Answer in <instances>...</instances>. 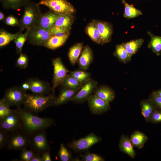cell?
I'll return each instance as SVG.
<instances>
[{
    "mask_svg": "<svg viewBox=\"0 0 161 161\" xmlns=\"http://www.w3.org/2000/svg\"><path fill=\"white\" fill-rule=\"evenodd\" d=\"M97 88L94 91V95L98 97L109 103L112 101L115 98V92L110 87L101 86Z\"/></svg>",
    "mask_w": 161,
    "mask_h": 161,
    "instance_id": "obj_18",
    "label": "cell"
},
{
    "mask_svg": "<svg viewBox=\"0 0 161 161\" xmlns=\"http://www.w3.org/2000/svg\"><path fill=\"white\" fill-rule=\"evenodd\" d=\"M73 21L72 14H67L61 15L57 19L53 25L62 27L70 29Z\"/></svg>",
    "mask_w": 161,
    "mask_h": 161,
    "instance_id": "obj_33",
    "label": "cell"
},
{
    "mask_svg": "<svg viewBox=\"0 0 161 161\" xmlns=\"http://www.w3.org/2000/svg\"><path fill=\"white\" fill-rule=\"evenodd\" d=\"M83 84L71 76L69 73L61 85L63 86L64 88L80 90Z\"/></svg>",
    "mask_w": 161,
    "mask_h": 161,
    "instance_id": "obj_32",
    "label": "cell"
},
{
    "mask_svg": "<svg viewBox=\"0 0 161 161\" xmlns=\"http://www.w3.org/2000/svg\"><path fill=\"white\" fill-rule=\"evenodd\" d=\"M5 16L4 14L1 11L0 12V20L4 21L5 19Z\"/></svg>",
    "mask_w": 161,
    "mask_h": 161,
    "instance_id": "obj_49",
    "label": "cell"
},
{
    "mask_svg": "<svg viewBox=\"0 0 161 161\" xmlns=\"http://www.w3.org/2000/svg\"><path fill=\"white\" fill-rule=\"evenodd\" d=\"M154 92L157 94L161 97V89L155 91Z\"/></svg>",
    "mask_w": 161,
    "mask_h": 161,
    "instance_id": "obj_50",
    "label": "cell"
},
{
    "mask_svg": "<svg viewBox=\"0 0 161 161\" xmlns=\"http://www.w3.org/2000/svg\"><path fill=\"white\" fill-rule=\"evenodd\" d=\"M69 33L62 37L51 36L43 46L48 49H55L63 45L67 40Z\"/></svg>",
    "mask_w": 161,
    "mask_h": 161,
    "instance_id": "obj_22",
    "label": "cell"
},
{
    "mask_svg": "<svg viewBox=\"0 0 161 161\" xmlns=\"http://www.w3.org/2000/svg\"><path fill=\"white\" fill-rule=\"evenodd\" d=\"M97 82L90 79L85 83L76 95L70 100L73 102L82 103L91 95L97 88Z\"/></svg>",
    "mask_w": 161,
    "mask_h": 161,
    "instance_id": "obj_9",
    "label": "cell"
},
{
    "mask_svg": "<svg viewBox=\"0 0 161 161\" xmlns=\"http://www.w3.org/2000/svg\"><path fill=\"white\" fill-rule=\"evenodd\" d=\"M69 74L83 84L90 79V73L84 71L76 70L69 72Z\"/></svg>",
    "mask_w": 161,
    "mask_h": 161,
    "instance_id": "obj_34",
    "label": "cell"
},
{
    "mask_svg": "<svg viewBox=\"0 0 161 161\" xmlns=\"http://www.w3.org/2000/svg\"><path fill=\"white\" fill-rule=\"evenodd\" d=\"M140 106L142 115L146 122H149L152 114L157 109L148 98L141 100Z\"/></svg>",
    "mask_w": 161,
    "mask_h": 161,
    "instance_id": "obj_21",
    "label": "cell"
},
{
    "mask_svg": "<svg viewBox=\"0 0 161 161\" xmlns=\"http://www.w3.org/2000/svg\"><path fill=\"white\" fill-rule=\"evenodd\" d=\"M28 59L27 56L26 55L21 53L17 60L16 65L20 68L25 69L28 66Z\"/></svg>",
    "mask_w": 161,
    "mask_h": 161,
    "instance_id": "obj_41",
    "label": "cell"
},
{
    "mask_svg": "<svg viewBox=\"0 0 161 161\" xmlns=\"http://www.w3.org/2000/svg\"><path fill=\"white\" fill-rule=\"evenodd\" d=\"M91 112L95 114H101L108 111L110 108L109 103L94 95H91L87 99Z\"/></svg>",
    "mask_w": 161,
    "mask_h": 161,
    "instance_id": "obj_11",
    "label": "cell"
},
{
    "mask_svg": "<svg viewBox=\"0 0 161 161\" xmlns=\"http://www.w3.org/2000/svg\"><path fill=\"white\" fill-rule=\"evenodd\" d=\"M38 3L40 5L47 6L60 15L72 14L75 11L72 5L67 0H41Z\"/></svg>",
    "mask_w": 161,
    "mask_h": 161,
    "instance_id": "obj_4",
    "label": "cell"
},
{
    "mask_svg": "<svg viewBox=\"0 0 161 161\" xmlns=\"http://www.w3.org/2000/svg\"><path fill=\"white\" fill-rule=\"evenodd\" d=\"M27 95L21 87L15 86L6 91L3 99L10 106L19 107L23 104Z\"/></svg>",
    "mask_w": 161,
    "mask_h": 161,
    "instance_id": "obj_7",
    "label": "cell"
},
{
    "mask_svg": "<svg viewBox=\"0 0 161 161\" xmlns=\"http://www.w3.org/2000/svg\"><path fill=\"white\" fill-rule=\"evenodd\" d=\"M33 148L37 151L45 152L49 150V145L45 134L40 132L35 135L31 140Z\"/></svg>",
    "mask_w": 161,
    "mask_h": 161,
    "instance_id": "obj_13",
    "label": "cell"
},
{
    "mask_svg": "<svg viewBox=\"0 0 161 161\" xmlns=\"http://www.w3.org/2000/svg\"><path fill=\"white\" fill-rule=\"evenodd\" d=\"M30 90L34 94L43 95L49 90V85L45 82L36 79H32L28 81Z\"/></svg>",
    "mask_w": 161,
    "mask_h": 161,
    "instance_id": "obj_17",
    "label": "cell"
},
{
    "mask_svg": "<svg viewBox=\"0 0 161 161\" xmlns=\"http://www.w3.org/2000/svg\"><path fill=\"white\" fill-rule=\"evenodd\" d=\"M53 67V77L52 80L53 92L56 87L61 85L69 71L63 63L60 57L52 60Z\"/></svg>",
    "mask_w": 161,
    "mask_h": 161,
    "instance_id": "obj_6",
    "label": "cell"
},
{
    "mask_svg": "<svg viewBox=\"0 0 161 161\" xmlns=\"http://www.w3.org/2000/svg\"><path fill=\"white\" fill-rule=\"evenodd\" d=\"M42 161H51L52 159L49 151L44 152L42 156Z\"/></svg>",
    "mask_w": 161,
    "mask_h": 161,
    "instance_id": "obj_46",
    "label": "cell"
},
{
    "mask_svg": "<svg viewBox=\"0 0 161 161\" xmlns=\"http://www.w3.org/2000/svg\"><path fill=\"white\" fill-rule=\"evenodd\" d=\"M31 161H42V156L39 154H35Z\"/></svg>",
    "mask_w": 161,
    "mask_h": 161,
    "instance_id": "obj_47",
    "label": "cell"
},
{
    "mask_svg": "<svg viewBox=\"0 0 161 161\" xmlns=\"http://www.w3.org/2000/svg\"><path fill=\"white\" fill-rule=\"evenodd\" d=\"M93 55L92 50L88 45L84 47L78 59V65L81 69H87L93 60Z\"/></svg>",
    "mask_w": 161,
    "mask_h": 161,
    "instance_id": "obj_16",
    "label": "cell"
},
{
    "mask_svg": "<svg viewBox=\"0 0 161 161\" xmlns=\"http://www.w3.org/2000/svg\"><path fill=\"white\" fill-rule=\"evenodd\" d=\"M16 112L20 117L23 128L29 133L48 127L54 123L52 119L40 117L24 110L19 109Z\"/></svg>",
    "mask_w": 161,
    "mask_h": 161,
    "instance_id": "obj_1",
    "label": "cell"
},
{
    "mask_svg": "<svg viewBox=\"0 0 161 161\" xmlns=\"http://www.w3.org/2000/svg\"><path fill=\"white\" fill-rule=\"evenodd\" d=\"M148 98L152 102L157 109L161 110V97L154 91L149 95Z\"/></svg>",
    "mask_w": 161,
    "mask_h": 161,
    "instance_id": "obj_39",
    "label": "cell"
},
{
    "mask_svg": "<svg viewBox=\"0 0 161 161\" xmlns=\"http://www.w3.org/2000/svg\"><path fill=\"white\" fill-rule=\"evenodd\" d=\"M35 154L32 151L27 150L24 148L22 149L20 154L21 160L31 161Z\"/></svg>",
    "mask_w": 161,
    "mask_h": 161,
    "instance_id": "obj_40",
    "label": "cell"
},
{
    "mask_svg": "<svg viewBox=\"0 0 161 161\" xmlns=\"http://www.w3.org/2000/svg\"><path fill=\"white\" fill-rule=\"evenodd\" d=\"M120 150L126 154L132 159H134L136 154L133 148L130 139L127 136L122 135L119 143Z\"/></svg>",
    "mask_w": 161,
    "mask_h": 161,
    "instance_id": "obj_20",
    "label": "cell"
},
{
    "mask_svg": "<svg viewBox=\"0 0 161 161\" xmlns=\"http://www.w3.org/2000/svg\"><path fill=\"white\" fill-rule=\"evenodd\" d=\"M60 16L49 10L48 12L42 14L36 26L51 30L54 24Z\"/></svg>",
    "mask_w": 161,
    "mask_h": 161,
    "instance_id": "obj_14",
    "label": "cell"
},
{
    "mask_svg": "<svg viewBox=\"0 0 161 161\" xmlns=\"http://www.w3.org/2000/svg\"><path fill=\"white\" fill-rule=\"evenodd\" d=\"M10 105L3 99L0 100V118H2L15 112L9 108Z\"/></svg>",
    "mask_w": 161,
    "mask_h": 161,
    "instance_id": "obj_36",
    "label": "cell"
},
{
    "mask_svg": "<svg viewBox=\"0 0 161 161\" xmlns=\"http://www.w3.org/2000/svg\"><path fill=\"white\" fill-rule=\"evenodd\" d=\"M29 29L26 30L24 33H20L14 41L16 45L17 52L18 53H21L22 47L27 40Z\"/></svg>",
    "mask_w": 161,
    "mask_h": 161,
    "instance_id": "obj_35",
    "label": "cell"
},
{
    "mask_svg": "<svg viewBox=\"0 0 161 161\" xmlns=\"http://www.w3.org/2000/svg\"><path fill=\"white\" fill-rule=\"evenodd\" d=\"M82 43H78L71 47L69 49L68 56L71 64L74 65L78 62L83 49Z\"/></svg>",
    "mask_w": 161,
    "mask_h": 161,
    "instance_id": "obj_24",
    "label": "cell"
},
{
    "mask_svg": "<svg viewBox=\"0 0 161 161\" xmlns=\"http://www.w3.org/2000/svg\"><path fill=\"white\" fill-rule=\"evenodd\" d=\"M114 55L123 64H127L131 60V57L125 49L123 43L116 46Z\"/></svg>",
    "mask_w": 161,
    "mask_h": 161,
    "instance_id": "obj_27",
    "label": "cell"
},
{
    "mask_svg": "<svg viewBox=\"0 0 161 161\" xmlns=\"http://www.w3.org/2000/svg\"><path fill=\"white\" fill-rule=\"evenodd\" d=\"M124 5L125 9L123 16L126 18L130 19L136 17L142 14V12L133 5L127 3L125 0H121Z\"/></svg>",
    "mask_w": 161,
    "mask_h": 161,
    "instance_id": "obj_30",
    "label": "cell"
},
{
    "mask_svg": "<svg viewBox=\"0 0 161 161\" xmlns=\"http://www.w3.org/2000/svg\"><path fill=\"white\" fill-rule=\"evenodd\" d=\"M98 29L101 36V43L103 44L110 41L113 30L112 25L109 23L100 21H92Z\"/></svg>",
    "mask_w": 161,
    "mask_h": 161,
    "instance_id": "obj_12",
    "label": "cell"
},
{
    "mask_svg": "<svg viewBox=\"0 0 161 161\" xmlns=\"http://www.w3.org/2000/svg\"><path fill=\"white\" fill-rule=\"evenodd\" d=\"M30 0H0L3 7L6 9L18 10L24 7Z\"/></svg>",
    "mask_w": 161,
    "mask_h": 161,
    "instance_id": "obj_28",
    "label": "cell"
},
{
    "mask_svg": "<svg viewBox=\"0 0 161 161\" xmlns=\"http://www.w3.org/2000/svg\"><path fill=\"white\" fill-rule=\"evenodd\" d=\"M4 22L7 25L12 26H18L19 24V21L13 15H9L5 18Z\"/></svg>",
    "mask_w": 161,
    "mask_h": 161,
    "instance_id": "obj_43",
    "label": "cell"
},
{
    "mask_svg": "<svg viewBox=\"0 0 161 161\" xmlns=\"http://www.w3.org/2000/svg\"><path fill=\"white\" fill-rule=\"evenodd\" d=\"M154 124L161 123V110L156 109L152 114L150 121Z\"/></svg>",
    "mask_w": 161,
    "mask_h": 161,
    "instance_id": "obj_42",
    "label": "cell"
},
{
    "mask_svg": "<svg viewBox=\"0 0 161 161\" xmlns=\"http://www.w3.org/2000/svg\"><path fill=\"white\" fill-rule=\"evenodd\" d=\"M7 132L1 130L0 131V148L4 147L7 142H9L8 136Z\"/></svg>",
    "mask_w": 161,
    "mask_h": 161,
    "instance_id": "obj_44",
    "label": "cell"
},
{
    "mask_svg": "<svg viewBox=\"0 0 161 161\" xmlns=\"http://www.w3.org/2000/svg\"><path fill=\"white\" fill-rule=\"evenodd\" d=\"M39 6L38 3L30 1L24 7V13L18 26L21 33L37 26L42 14Z\"/></svg>",
    "mask_w": 161,
    "mask_h": 161,
    "instance_id": "obj_2",
    "label": "cell"
},
{
    "mask_svg": "<svg viewBox=\"0 0 161 161\" xmlns=\"http://www.w3.org/2000/svg\"><path fill=\"white\" fill-rule=\"evenodd\" d=\"M79 90V89H72L64 88L61 90L58 96L55 97L52 106H59L70 100Z\"/></svg>",
    "mask_w": 161,
    "mask_h": 161,
    "instance_id": "obj_19",
    "label": "cell"
},
{
    "mask_svg": "<svg viewBox=\"0 0 161 161\" xmlns=\"http://www.w3.org/2000/svg\"><path fill=\"white\" fill-rule=\"evenodd\" d=\"M143 42L144 40L140 38L133 40L123 44L129 55L131 57L141 47Z\"/></svg>",
    "mask_w": 161,
    "mask_h": 161,
    "instance_id": "obj_26",
    "label": "cell"
},
{
    "mask_svg": "<svg viewBox=\"0 0 161 161\" xmlns=\"http://www.w3.org/2000/svg\"><path fill=\"white\" fill-rule=\"evenodd\" d=\"M21 87L22 89L25 91L27 90H30V86L28 81L23 83Z\"/></svg>",
    "mask_w": 161,
    "mask_h": 161,
    "instance_id": "obj_48",
    "label": "cell"
},
{
    "mask_svg": "<svg viewBox=\"0 0 161 161\" xmlns=\"http://www.w3.org/2000/svg\"><path fill=\"white\" fill-rule=\"evenodd\" d=\"M55 97L53 94L48 96L38 95H27L23 104L30 111L36 113L42 111L52 106Z\"/></svg>",
    "mask_w": 161,
    "mask_h": 161,
    "instance_id": "obj_3",
    "label": "cell"
},
{
    "mask_svg": "<svg viewBox=\"0 0 161 161\" xmlns=\"http://www.w3.org/2000/svg\"><path fill=\"white\" fill-rule=\"evenodd\" d=\"M51 36V30L36 26L29 29L27 40L34 45L43 46Z\"/></svg>",
    "mask_w": 161,
    "mask_h": 161,
    "instance_id": "obj_5",
    "label": "cell"
},
{
    "mask_svg": "<svg viewBox=\"0 0 161 161\" xmlns=\"http://www.w3.org/2000/svg\"><path fill=\"white\" fill-rule=\"evenodd\" d=\"M21 33L18 31L15 33H11L5 30H0V47H2L8 44L11 41H14Z\"/></svg>",
    "mask_w": 161,
    "mask_h": 161,
    "instance_id": "obj_29",
    "label": "cell"
},
{
    "mask_svg": "<svg viewBox=\"0 0 161 161\" xmlns=\"http://www.w3.org/2000/svg\"><path fill=\"white\" fill-rule=\"evenodd\" d=\"M86 31L91 39L96 43H101V36L100 32L95 24L92 21L86 28Z\"/></svg>",
    "mask_w": 161,
    "mask_h": 161,
    "instance_id": "obj_31",
    "label": "cell"
},
{
    "mask_svg": "<svg viewBox=\"0 0 161 161\" xmlns=\"http://www.w3.org/2000/svg\"><path fill=\"white\" fill-rule=\"evenodd\" d=\"M58 155L61 161H70L72 158L70 152L63 143L61 144Z\"/></svg>",
    "mask_w": 161,
    "mask_h": 161,
    "instance_id": "obj_37",
    "label": "cell"
},
{
    "mask_svg": "<svg viewBox=\"0 0 161 161\" xmlns=\"http://www.w3.org/2000/svg\"><path fill=\"white\" fill-rule=\"evenodd\" d=\"M101 138L93 133L73 141L69 145V147L75 151H85L94 145L99 142Z\"/></svg>",
    "mask_w": 161,
    "mask_h": 161,
    "instance_id": "obj_8",
    "label": "cell"
},
{
    "mask_svg": "<svg viewBox=\"0 0 161 161\" xmlns=\"http://www.w3.org/2000/svg\"><path fill=\"white\" fill-rule=\"evenodd\" d=\"M81 157L84 161H104V159L101 156L93 153L87 152L82 155Z\"/></svg>",
    "mask_w": 161,
    "mask_h": 161,
    "instance_id": "obj_38",
    "label": "cell"
},
{
    "mask_svg": "<svg viewBox=\"0 0 161 161\" xmlns=\"http://www.w3.org/2000/svg\"><path fill=\"white\" fill-rule=\"evenodd\" d=\"M29 143V139L26 136L21 134H16L9 140L7 148L12 150H22L25 148Z\"/></svg>",
    "mask_w": 161,
    "mask_h": 161,
    "instance_id": "obj_15",
    "label": "cell"
},
{
    "mask_svg": "<svg viewBox=\"0 0 161 161\" xmlns=\"http://www.w3.org/2000/svg\"><path fill=\"white\" fill-rule=\"evenodd\" d=\"M21 125V120L16 110L14 112L0 119L1 130L7 132L14 131L18 129Z\"/></svg>",
    "mask_w": 161,
    "mask_h": 161,
    "instance_id": "obj_10",
    "label": "cell"
},
{
    "mask_svg": "<svg viewBox=\"0 0 161 161\" xmlns=\"http://www.w3.org/2000/svg\"><path fill=\"white\" fill-rule=\"evenodd\" d=\"M70 30L65 27L53 25L51 29V35L56 33L69 32Z\"/></svg>",
    "mask_w": 161,
    "mask_h": 161,
    "instance_id": "obj_45",
    "label": "cell"
},
{
    "mask_svg": "<svg viewBox=\"0 0 161 161\" xmlns=\"http://www.w3.org/2000/svg\"><path fill=\"white\" fill-rule=\"evenodd\" d=\"M130 139L133 147L140 149L143 147L148 140V137L144 133L137 130L132 133Z\"/></svg>",
    "mask_w": 161,
    "mask_h": 161,
    "instance_id": "obj_23",
    "label": "cell"
},
{
    "mask_svg": "<svg viewBox=\"0 0 161 161\" xmlns=\"http://www.w3.org/2000/svg\"><path fill=\"white\" fill-rule=\"evenodd\" d=\"M148 33L151 38L148 48L157 56H159L161 53V36L155 35L150 31H148Z\"/></svg>",
    "mask_w": 161,
    "mask_h": 161,
    "instance_id": "obj_25",
    "label": "cell"
}]
</instances>
